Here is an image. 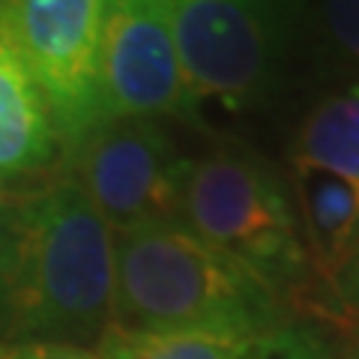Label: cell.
Returning <instances> with one entry per match:
<instances>
[{
  "mask_svg": "<svg viewBox=\"0 0 359 359\" xmlns=\"http://www.w3.org/2000/svg\"><path fill=\"white\" fill-rule=\"evenodd\" d=\"M0 341L93 347L114 327V231L72 177L9 207Z\"/></svg>",
  "mask_w": 359,
  "mask_h": 359,
  "instance_id": "obj_1",
  "label": "cell"
},
{
  "mask_svg": "<svg viewBox=\"0 0 359 359\" xmlns=\"http://www.w3.org/2000/svg\"><path fill=\"white\" fill-rule=\"evenodd\" d=\"M285 320L282 294L183 219L114 233V327L257 335Z\"/></svg>",
  "mask_w": 359,
  "mask_h": 359,
  "instance_id": "obj_2",
  "label": "cell"
},
{
  "mask_svg": "<svg viewBox=\"0 0 359 359\" xmlns=\"http://www.w3.org/2000/svg\"><path fill=\"white\" fill-rule=\"evenodd\" d=\"M180 219L276 294L294 290L311 266L287 180L252 150L216 147L192 159Z\"/></svg>",
  "mask_w": 359,
  "mask_h": 359,
  "instance_id": "obj_3",
  "label": "cell"
},
{
  "mask_svg": "<svg viewBox=\"0 0 359 359\" xmlns=\"http://www.w3.org/2000/svg\"><path fill=\"white\" fill-rule=\"evenodd\" d=\"M192 96L231 111L269 105L299 33L297 0H162Z\"/></svg>",
  "mask_w": 359,
  "mask_h": 359,
  "instance_id": "obj_4",
  "label": "cell"
},
{
  "mask_svg": "<svg viewBox=\"0 0 359 359\" xmlns=\"http://www.w3.org/2000/svg\"><path fill=\"white\" fill-rule=\"evenodd\" d=\"M66 162L114 233L180 219L192 159L180 153L162 120H102Z\"/></svg>",
  "mask_w": 359,
  "mask_h": 359,
  "instance_id": "obj_5",
  "label": "cell"
},
{
  "mask_svg": "<svg viewBox=\"0 0 359 359\" xmlns=\"http://www.w3.org/2000/svg\"><path fill=\"white\" fill-rule=\"evenodd\" d=\"M4 9L66 159L102 123L99 54L108 0H4Z\"/></svg>",
  "mask_w": 359,
  "mask_h": 359,
  "instance_id": "obj_6",
  "label": "cell"
},
{
  "mask_svg": "<svg viewBox=\"0 0 359 359\" xmlns=\"http://www.w3.org/2000/svg\"><path fill=\"white\" fill-rule=\"evenodd\" d=\"M99 102L102 120H198L162 0H108Z\"/></svg>",
  "mask_w": 359,
  "mask_h": 359,
  "instance_id": "obj_7",
  "label": "cell"
},
{
  "mask_svg": "<svg viewBox=\"0 0 359 359\" xmlns=\"http://www.w3.org/2000/svg\"><path fill=\"white\" fill-rule=\"evenodd\" d=\"M63 162L48 102L21 57L0 0V189L25 183Z\"/></svg>",
  "mask_w": 359,
  "mask_h": 359,
  "instance_id": "obj_8",
  "label": "cell"
},
{
  "mask_svg": "<svg viewBox=\"0 0 359 359\" xmlns=\"http://www.w3.org/2000/svg\"><path fill=\"white\" fill-rule=\"evenodd\" d=\"M290 174L309 261L327 282L359 245V183L299 162H290Z\"/></svg>",
  "mask_w": 359,
  "mask_h": 359,
  "instance_id": "obj_9",
  "label": "cell"
},
{
  "mask_svg": "<svg viewBox=\"0 0 359 359\" xmlns=\"http://www.w3.org/2000/svg\"><path fill=\"white\" fill-rule=\"evenodd\" d=\"M290 162L335 171L359 183V81H339L299 120Z\"/></svg>",
  "mask_w": 359,
  "mask_h": 359,
  "instance_id": "obj_10",
  "label": "cell"
},
{
  "mask_svg": "<svg viewBox=\"0 0 359 359\" xmlns=\"http://www.w3.org/2000/svg\"><path fill=\"white\" fill-rule=\"evenodd\" d=\"M252 339L255 335L111 327L99 339L96 353L99 359H243Z\"/></svg>",
  "mask_w": 359,
  "mask_h": 359,
  "instance_id": "obj_11",
  "label": "cell"
},
{
  "mask_svg": "<svg viewBox=\"0 0 359 359\" xmlns=\"http://www.w3.org/2000/svg\"><path fill=\"white\" fill-rule=\"evenodd\" d=\"M297 21L335 84L359 81V0H297Z\"/></svg>",
  "mask_w": 359,
  "mask_h": 359,
  "instance_id": "obj_12",
  "label": "cell"
},
{
  "mask_svg": "<svg viewBox=\"0 0 359 359\" xmlns=\"http://www.w3.org/2000/svg\"><path fill=\"white\" fill-rule=\"evenodd\" d=\"M341 347L318 323L285 320L278 327L255 335L243 359H339Z\"/></svg>",
  "mask_w": 359,
  "mask_h": 359,
  "instance_id": "obj_13",
  "label": "cell"
},
{
  "mask_svg": "<svg viewBox=\"0 0 359 359\" xmlns=\"http://www.w3.org/2000/svg\"><path fill=\"white\" fill-rule=\"evenodd\" d=\"M330 302L353 323H359V245L341 261V266L327 278Z\"/></svg>",
  "mask_w": 359,
  "mask_h": 359,
  "instance_id": "obj_14",
  "label": "cell"
},
{
  "mask_svg": "<svg viewBox=\"0 0 359 359\" xmlns=\"http://www.w3.org/2000/svg\"><path fill=\"white\" fill-rule=\"evenodd\" d=\"M0 359H99V353L63 341H0Z\"/></svg>",
  "mask_w": 359,
  "mask_h": 359,
  "instance_id": "obj_15",
  "label": "cell"
},
{
  "mask_svg": "<svg viewBox=\"0 0 359 359\" xmlns=\"http://www.w3.org/2000/svg\"><path fill=\"white\" fill-rule=\"evenodd\" d=\"M9 233H13V212H9V204L0 201V276H4L9 255Z\"/></svg>",
  "mask_w": 359,
  "mask_h": 359,
  "instance_id": "obj_16",
  "label": "cell"
},
{
  "mask_svg": "<svg viewBox=\"0 0 359 359\" xmlns=\"http://www.w3.org/2000/svg\"><path fill=\"white\" fill-rule=\"evenodd\" d=\"M339 359H359V344H356V341H353V344H347Z\"/></svg>",
  "mask_w": 359,
  "mask_h": 359,
  "instance_id": "obj_17",
  "label": "cell"
},
{
  "mask_svg": "<svg viewBox=\"0 0 359 359\" xmlns=\"http://www.w3.org/2000/svg\"><path fill=\"white\" fill-rule=\"evenodd\" d=\"M356 327H359V323H356ZM356 344H359V330H356Z\"/></svg>",
  "mask_w": 359,
  "mask_h": 359,
  "instance_id": "obj_18",
  "label": "cell"
}]
</instances>
